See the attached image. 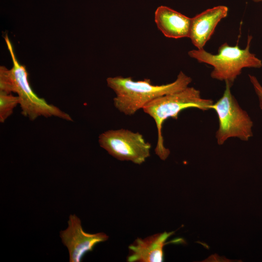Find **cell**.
<instances>
[{
    "label": "cell",
    "instance_id": "6da1fadb",
    "mask_svg": "<svg viewBox=\"0 0 262 262\" xmlns=\"http://www.w3.org/2000/svg\"><path fill=\"white\" fill-rule=\"evenodd\" d=\"M4 38L11 56L13 66L10 69L4 66L0 67V93H16L22 115L31 120H34L40 116H54L72 121V117L68 114L56 106L48 103L33 92L29 82L26 67L17 61L7 34Z\"/></svg>",
    "mask_w": 262,
    "mask_h": 262
},
{
    "label": "cell",
    "instance_id": "7a4b0ae2",
    "mask_svg": "<svg viewBox=\"0 0 262 262\" xmlns=\"http://www.w3.org/2000/svg\"><path fill=\"white\" fill-rule=\"evenodd\" d=\"M192 80L180 71L175 81L160 85L152 84L148 79L134 81L131 77H109L106 82L116 95L113 99L115 108L126 115H132L152 100L186 88Z\"/></svg>",
    "mask_w": 262,
    "mask_h": 262
},
{
    "label": "cell",
    "instance_id": "3957f363",
    "mask_svg": "<svg viewBox=\"0 0 262 262\" xmlns=\"http://www.w3.org/2000/svg\"><path fill=\"white\" fill-rule=\"evenodd\" d=\"M213 101L201 97L199 90L193 87L157 98L148 102L143 108L144 112L155 121L158 133L156 154L162 160H165L170 150L164 145L162 134L164 122L169 118H178L179 113L187 108H196L202 111L212 109Z\"/></svg>",
    "mask_w": 262,
    "mask_h": 262
},
{
    "label": "cell",
    "instance_id": "277c9868",
    "mask_svg": "<svg viewBox=\"0 0 262 262\" xmlns=\"http://www.w3.org/2000/svg\"><path fill=\"white\" fill-rule=\"evenodd\" d=\"M251 35L247 37L245 49H242L237 44L229 46L227 43L222 44L218 53L213 54L203 49H193L188 52L189 56L199 63L213 66L211 76L221 81H228L231 86L244 68H257L262 66V61L250 51Z\"/></svg>",
    "mask_w": 262,
    "mask_h": 262
},
{
    "label": "cell",
    "instance_id": "5b68a950",
    "mask_svg": "<svg viewBox=\"0 0 262 262\" xmlns=\"http://www.w3.org/2000/svg\"><path fill=\"white\" fill-rule=\"evenodd\" d=\"M225 82V89L222 96L212 105L219 121L215 133L217 143L223 145L231 137L247 141L253 136V121L231 94V85L228 81Z\"/></svg>",
    "mask_w": 262,
    "mask_h": 262
},
{
    "label": "cell",
    "instance_id": "8992f818",
    "mask_svg": "<svg viewBox=\"0 0 262 262\" xmlns=\"http://www.w3.org/2000/svg\"><path fill=\"white\" fill-rule=\"evenodd\" d=\"M98 143L110 155L120 161L141 164L150 155L151 145L138 132L121 129L105 131Z\"/></svg>",
    "mask_w": 262,
    "mask_h": 262
},
{
    "label": "cell",
    "instance_id": "52a82bcc",
    "mask_svg": "<svg viewBox=\"0 0 262 262\" xmlns=\"http://www.w3.org/2000/svg\"><path fill=\"white\" fill-rule=\"evenodd\" d=\"M68 227L60 232L63 244L66 246L70 262H80L85 254L92 251L98 243L106 241L109 236L104 232L89 233L85 232L80 219L75 214H70Z\"/></svg>",
    "mask_w": 262,
    "mask_h": 262
},
{
    "label": "cell",
    "instance_id": "ba28073f",
    "mask_svg": "<svg viewBox=\"0 0 262 262\" xmlns=\"http://www.w3.org/2000/svg\"><path fill=\"white\" fill-rule=\"evenodd\" d=\"M228 10L226 6H216L192 18L189 38L197 49H203L218 23L228 15Z\"/></svg>",
    "mask_w": 262,
    "mask_h": 262
},
{
    "label": "cell",
    "instance_id": "9c48e42d",
    "mask_svg": "<svg viewBox=\"0 0 262 262\" xmlns=\"http://www.w3.org/2000/svg\"><path fill=\"white\" fill-rule=\"evenodd\" d=\"M174 232L158 233L144 238H137L129 246V262H161L164 259V247Z\"/></svg>",
    "mask_w": 262,
    "mask_h": 262
},
{
    "label": "cell",
    "instance_id": "30bf717a",
    "mask_svg": "<svg viewBox=\"0 0 262 262\" xmlns=\"http://www.w3.org/2000/svg\"><path fill=\"white\" fill-rule=\"evenodd\" d=\"M154 20L159 30L166 37H189L192 18L165 6L158 7Z\"/></svg>",
    "mask_w": 262,
    "mask_h": 262
},
{
    "label": "cell",
    "instance_id": "8fae6325",
    "mask_svg": "<svg viewBox=\"0 0 262 262\" xmlns=\"http://www.w3.org/2000/svg\"><path fill=\"white\" fill-rule=\"evenodd\" d=\"M19 104L18 96L11 94L0 93V122L4 123L13 114L14 109Z\"/></svg>",
    "mask_w": 262,
    "mask_h": 262
},
{
    "label": "cell",
    "instance_id": "7c38bea8",
    "mask_svg": "<svg viewBox=\"0 0 262 262\" xmlns=\"http://www.w3.org/2000/svg\"><path fill=\"white\" fill-rule=\"evenodd\" d=\"M248 76L254 91L258 96L260 108L262 110V86L255 76L250 74Z\"/></svg>",
    "mask_w": 262,
    "mask_h": 262
},
{
    "label": "cell",
    "instance_id": "4fadbf2b",
    "mask_svg": "<svg viewBox=\"0 0 262 262\" xmlns=\"http://www.w3.org/2000/svg\"><path fill=\"white\" fill-rule=\"evenodd\" d=\"M252 0L255 2H259L262 1V0Z\"/></svg>",
    "mask_w": 262,
    "mask_h": 262
}]
</instances>
